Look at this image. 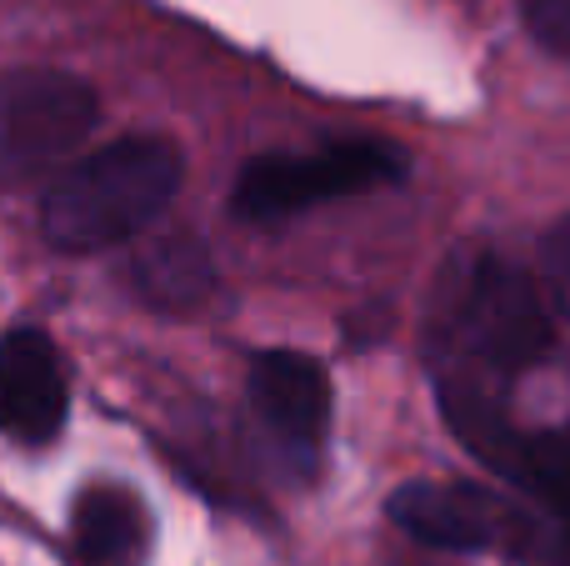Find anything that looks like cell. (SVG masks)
I'll use <instances>...</instances> for the list:
<instances>
[{
    "label": "cell",
    "instance_id": "obj_1",
    "mask_svg": "<svg viewBox=\"0 0 570 566\" xmlns=\"http://www.w3.org/2000/svg\"><path fill=\"white\" fill-rule=\"evenodd\" d=\"M180 186V150L130 136L90 150L40 201V231L60 251H106L140 236Z\"/></svg>",
    "mask_w": 570,
    "mask_h": 566
},
{
    "label": "cell",
    "instance_id": "obj_2",
    "mask_svg": "<svg viewBox=\"0 0 570 566\" xmlns=\"http://www.w3.org/2000/svg\"><path fill=\"white\" fill-rule=\"evenodd\" d=\"M445 336L465 361H481L495 377L535 367L551 351V316L535 286L495 256H465L441 311Z\"/></svg>",
    "mask_w": 570,
    "mask_h": 566
},
{
    "label": "cell",
    "instance_id": "obj_3",
    "mask_svg": "<svg viewBox=\"0 0 570 566\" xmlns=\"http://www.w3.org/2000/svg\"><path fill=\"white\" fill-rule=\"evenodd\" d=\"M100 106L86 80L66 70L0 76V180H30L66 160L90 136Z\"/></svg>",
    "mask_w": 570,
    "mask_h": 566
},
{
    "label": "cell",
    "instance_id": "obj_4",
    "mask_svg": "<svg viewBox=\"0 0 570 566\" xmlns=\"http://www.w3.org/2000/svg\"><path fill=\"white\" fill-rule=\"evenodd\" d=\"M401 156L375 140H351L305 156H261L236 180V216L246 221H285L295 211H311L315 201L361 196L401 176Z\"/></svg>",
    "mask_w": 570,
    "mask_h": 566
},
{
    "label": "cell",
    "instance_id": "obj_5",
    "mask_svg": "<svg viewBox=\"0 0 570 566\" xmlns=\"http://www.w3.org/2000/svg\"><path fill=\"white\" fill-rule=\"evenodd\" d=\"M445 421L461 431V441L495 467L511 487L531 491L556 521L570 527V431H521L501 417L491 397L471 381L445 387Z\"/></svg>",
    "mask_w": 570,
    "mask_h": 566
},
{
    "label": "cell",
    "instance_id": "obj_6",
    "mask_svg": "<svg viewBox=\"0 0 570 566\" xmlns=\"http://www.w3.org/2000/svg\"><path fill=\"white\" fill-rule=\"evenodd\" d=\"M66 421V367L50 336L20 326L0 341V431L16 441H50Z\"/></svg>",
    "mask_w": 570,
    "mask_h": 566
},
{
    "label": "cell",
    "instance_id": "obj_7",
    "mask_svg": "<svg viewBox=\"0 0 570 566\" xmlns=\"http://www.w3.org/2000/svg\"><path fill=\"white\" fill-rule=\"evenodd\" d=\"M250 407L285 447H321L325 427H331L325 367L301 351H266L250 367Z\"/></svg>",
    "mask_w": 570,
    "mask_h": 566
},
{
    "label": "cell",
    "instance_id": "obj_8",
    "mask_svg": "<svg viewBox=\"0 0 570 566\" xmlns=\"http://www.w3.org/2000/svg\"><path fill=\"white\" fill-rule=\"evenodd\" d=\"M150 517L126 487L96 481L70 511V552L80 566H136L146 557Z\"/></svg>",
    "mask_w": 570,
    "mask_h": 566
},
{
    "label": "cell",
    "instance_id": "obj_9",
    "mask_svg": "<svg viewBox=\"0 0 570 566\" xmlns=\"http://www.w3.org/2000/svg\"><path fill=\"white\" fill-rule=\"evenodd\" d=\"M136 286H140V296L166 306V311L196 306V301L210 291V261L196 241L166 236L136 256Z\"/></svg>",
    "mask_w": 570,
    "mask_h": 566
},
{
    "label": "cell",
    "instance_id": "obj_10",
    "mask_svg": "<svg viewBox=\"0 0 570 566\" xmlns=\"http://www.w3.org/2000/svg\"><path fill=\"white\" fill-rule=\"evenodd\" d=\"M525 26L551 56L570 60V0H521Z\"/></svg>",
    "mask_w": 570,
    "mask_h": 566
},
{
    "label": "cell",
    "instance_id": "obj_11",
    "mask_svg": "<svg viewBox=\"0 0 570 566\" xmlns=\"http://www.w3.org/2000/svg\"><path fill=\"white\" fill-rule=\"evenodd\" d=\"M541 271H546V286H551L556 306L570 316V216L556 221L541 241Z\"/></svg>",
    "mask_w": 570,
    "mask_h": 566
}]
</instances>
